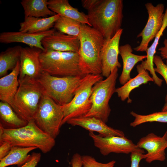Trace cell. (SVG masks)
I'll use <instances>...</instances> for the list:
<instances>
[{"instance_id": "4dcf8cb0", "label": "cell", "mask_w": 167, "mask_h": 167, "mask_svg": "<svg viewBox=\"0 0 167 167\" xmlns=\"http://www.w3.org/2000/svg\"><path fill=\"white\" fill-rule=\"evenodd\" d=\"M153 63L156 67L154 68L155 72L161 75L164 79L167 86V65L163 61L160 56L155 55ZM165 101H167V93L165 97Z\"/></svg>"}, {"instance_id": "d590c367", "label": "cell", "mask_w": 167, "mask_h": 167, "mask_svg": "<svg viewBox=\"0 0 167 167\" xmlns=\"http://www.w3.org/2000/svg\"><path fill=\"white\" fill-rule=\"evenodd\" d=\"M99 0H82L81 1L83 7L87 11L92 8L97 3Z\"/></svg>"}, {"instance_id": "7c38bea8", "label": "cell", "mask_w": 167, "mask_h": 167, "mask_svg": "<svg viewBox=\"0 0 167 167\" xmlns=\"http://www.w3.org/2000/svg\"><path fill=\"white\" fill-rule=\"evenodd\" d=\"M123 29H120L111 39L105 41L101 52L103 76L108 77L117 68L121 65L118 60L119 44Z\"/></svg>"}, {"instance_id": "e0dca14e", "label": "cell", "mask_w": 167, "mask_h": 167, "mask_svg": "<svg viewBox=\"0 0 167 167\" xmlns=\"http://www.w3.org/2000/svg\"><path fill=\"white\" fill-rule=\"evenodd\" d=\"M66 123L72 126H80L89 132H96L103 137L125 136L124 132L107 125L102 120L94 117H80L69 119Z\"/></svg>"}, {"instance_id": "603a6c76", "label": "cell", "mask_w": 167, "mask_h": 167, "mask_svg": "<svg viewBox=\"0 0 167 167\" xmlns=\"http://www.w3.org/2000/svg\"><path fill=\"white\" fill-rule=\"evenodd\" d=\"M167 27V7L164 13L163 25L154 38L151 46L148 47L146 52L147 58L140 64L143 69L149 71L152 75V78L155 83L159 87L161 86L163 80L156 75L154 67L153 58L156 52V49L158 44L159 39L163 36L164 31Z\"/></svg>"}, {"instance_id": "cb8c5ba5", "label": "cell", "mask_w": 167, "mask_h": 167, "mask_svg": "<svg viewBox=\"0 0 167 167\" xmlns=\"http://www.w3.org/2000/svg\"><path fill=\"white\" fill-rule=\"evenodd\" d=\"M47 0H22L21 4L24 14V18L28 17H47L56 14L48 7Z\"/></svg>"}, {"instance_id": "52a82bcc", "label": "cell", "mask_w": 167, "mask_h": 167, "mask_svg": "<svg viewBox=\"0 0 167 167\" xmlns=\"http://www.w3.org/2000/svg\"><path fill=\"white\" fill-rule=\"evenodd\" d=\"M118 68H116L104 80L96 83L92 88L90 97L92 106L85 117H94L106 123L108 121L111 109L109 101L115 92Z\"/></svg>"}, {"instance_id": "8992f818", "label": "cell", "mask_w": 167, "mask_h": 167, "mask_svg": "<svg viewBox=\"0 0 167 167\" xmlns=\"http://www.w3.org/2000/svg\"><path fill=\"white\" fill-rule=\"evenodd\" d=\"M40 60L43 71L51 75H84L79 68L78 52L45 50L41 53Z\"/></svg>"}, {"instance_id": "4fadbf2b", "label": "cell", "mask_w": 167, "mask_h": 167, "mask_svg": "<svg viewBox=\"0 0 167 167\" xmlns=\"http://www.w3.org/2000/svg\"><path fill=\"white\" fill-rule=\"evenodd\" d=\"M140 148L146 150V161L150 163L154 161H163L166 159L167 148V131L162 136L150 133L141 138L136 144Z\"/></svg>"}, {"instance_id": "ba28073f", "label": "cell", "mask_w": 167, "mask_h": 167, "mask_svg": "<svg viewBox=\"0 0 167 167\" xmlns=\"http://www.w3.org/2000/svg\"><path fill=\"white\" fill-rule=\"evenodd\" d=\"M102 76L89 74L84 77L72 100L62 105L64 113L62 126L69 119L84 116L89 112L92 105L90 97L92 88L96 83L103 79Z\"/></svg>"}, {"instance_id": "44dd1931", "label": "cell", "mask_w": 167, "mask_h": 167, "mask_svg": "<svg viewBox=\"0 0 167 167\" xmlns=\"http://www.w3.org/2000/svg\"><path fill=\"white\" fill-rule=\"evenodd\" d=\"M60 15L56 14L47 17H28L20 23L19 31L31 33H41L47 31L54 27Z\"/></svg>"}, {"instance_id": "d4e9b609", "label": "cell", "mask_w": 167, "mask_h": 167, "mask_svg": "<svg viewBox=\"0 0 167 167\" xmlns=\"http://www.w3.org/2000/svg\"><path fill=\"white\" fill-rule=\"evenodd\" d=\"M22 47L20 45L9 47L0 54V76L7 75L8 71H12L20 61Z\"/></svg>"}, {"instance_id": "6da1fadb", "label": "cell", "mask_w": 167, "mask_h": 167, "mask_svg": "<svg viewBox=\"0 0 167 167\" xmlns=\"http://www.w3.org/2000/svg\"><path fill=\"white\" fill-rule=\"evenodd\" d=\"M123 8L122 0H99L88 11L91 27L99 32L105 41L111 39L121 28Z\"/></svg>"}, {"instance_id": "8fae6325", "label": "cell", "mask_w": 167, "mask_h": 167, "mask_svg": "<svg viewBox=\"0 0 167 167\" xmlns=\"http://www.w3.org/2000/svg\"><path fill=\"white\" fill-rule=\"evenodd\" d=\"M89 135L92 139L95 146L104 156L112 153L126 154L135 152L145 153L143 149L139 148L136 144L125 136L103 137L92 132H89Z\"/></svg>"}, {"instance_id": "484cf974", "label": "cell", "mask_w": 167, "mask_h": 167, "mask_svg": "<svg viewBox=\"0 0 167 167\" xmlns=\"http://www.w3.org/2000/svg\"><path fill=\"white\" fill-rule=\"evenodd\" d=\"M37 148L36 147L13 146L8 154L0 160V167L24 164L31 156V155H28V154Z\"/></svg>"}, {"instance_id": "f546056e", "label": "cell", "mask_w": 167, "mask_h": 167, "mask_svg": "<svg viewBox=\"0 0 167 167\" xmlns=\"http://www.w3.org/2000/svg\"><path fill=\"white\" fill-rule=\"evenodd\" d=\"M82 167H114L116 163L114 160L106 163L99 162L93 157L89 155L82 156Z\"/></svg>"}, {"instance_id": "30bf717a", "label": "cell", "mask_w": 167, "mask_h": 167, "mask_svg": "<svg viewBox=\"0 0 167 167\" xmlns=\"http://www.w3.org/2000/svg\"><path fill=\"white\" fill-rule=\"evenodd\" d=\"M148 14L147 23L143 30L137 36L141 37L139 45L134 48L136 51H146L149 42L155 38L163 24L164 15V5L158 4L154 6L152 3L148 2L145 4Z\"/></svg>"}, {"instance_id": "f1b7e54d", "label": "cell", "mask_w": 167, "mask_h": 167, "mask_svg": "<svg viewBox=\"0 0 167 167\" xmlns=\"http://www.w3.org/2000/svg\"><path fill=\"white\" fill-rule=\"evenodd\" d=\"M130 114L135 117L134 121L130 124V126L133 127L148 122L167 123V111L155 112L146 115L139 114L133 111H131Z\"/></svg>"}, {"instance_id": "7a4b0ae2", "label": "cell", "mask_w": 167, "mask_h": 167, "mask_svg": "<svg viewBox=\"0 0 167 167\" xmlns=\"http://www.w3.org/2000/svg\"><path fill=\"white\" fill-rule=\"evenodd\" d=\"M78 37L80 41L79 65L82 74L101 75V52L105 41L104 37L92 27L82 24Z\"/></svg>"}, {"instance_id": "74e56055", "label": "cell", "mask_w": 167, "mask_h": 167, "mask_svg": "<svg viewBox=\"0 0 167 167\" xmlns=\"http://www.w3.org/2000/svg\"><path fill=\"white\" fill-rule=\"evenodd\" d=\"M161 111H167V101L166 102V103H165L164 106L162 108Z\"/></svg>"}, {"instance_id": "836d02e7", "label": "cell", "mask_w": 167, "mask_h": 167, "mask_svg": "<svg viewBox=\"0 0 167 167\" xmlns=\"http://www.w3.org/2000/svg\"><path fill=\"white\" fill-rule=\"evenodd\" d=\"M12 147L8 142L0 141V160L8 154Z\"/></svg>"}, {"instance_id": "83f0119b", "label": "cell", "mask_w": 167, "mask_h": 167, "mask_svg": "<svg viewBox=\"0 0 167 167\" xmlns=\"http://www.w3.org/2000/svg\"><path fill=\"white\" fill-rule=\"evenodd\" d=\"M81 25V23L77 20L60 16L55 23L54 27V29L61 32L78 37Z\"/></svg>"}, {"instance_id": "5b68a950", "label": "cell", "mask_w": 167, "mask_h": 167, "mask_svg": "<svg viewBox=\"0 0 167 167\" xmlns=\"http://www.w3.org/2000/svg\"><path fill=\"white\" fill-rule=\"evenodd\" d=\"M85 75L59 77L43 71L37 79L44 92L58 104L69 103Z\"/></svg>"}, {"instance_id": "e575fe53", "label": "cell", "mask_w": 167, "mask_h": 167, "mask_svg": "<svg viewBox=\"0 0 167 167\" xmlns=\"http://www.w3.org/2000/svg\"><path fill=\"white\" fill-rule=\"evenodd\" d=\"M71 164V167H82V156L78 153L73 156Z\"/></svg>"}, {"instance_id": "5bb4252c", "label": "cell", "mask_w": 167, "mask_h": 167, "mask_svg": "<svg viewBox=\"0 0 167 167\" xmlns=\"http://www.w3.org/2000/svg\"><path fill=\"white\" fill-rule=\"evenodd\" d=\"M42 51L36 47H22L19 79L28 76L37 79L40 77L43 71L40 60V55Z\"/></svg>"}, {"instance_id": "ac0fdd59", "label": "cell", "mask_w": 167, "mask_h": 167, "mask_svg": "<svg viewBox=\"0 0 167 167\" xmlns=\"http://www.w3.org/2000/svg\"><path fill=\"white\" fill-rule=\"evenodd\" d=\"M20 70L19 61L10 74L0 79V100L8 103L11 107L19 85Z\"/></svg>"}, {"instance_id": "1f68e13d", "label": "cell", "mask_w": 167, "mask_h": 167, "mask_svg": "<svg viewBox=\"0 0 167 167\" xmlns=\"http://www.w3.org/2000/svg\"><path fill=\"white\" fill-rule=\"evenodd\" d=\"M146 158L145 154L141 152H135L131 153V167H140V162Z\"/></svg>"}, {"instance_id": "8d00e7d4", "label": "cell", "mask_w": 167, "mask_h": 167, "mask_svg": "<svg viewBox=\"0 0 167 167\" xmlns=\"http://www.w3.org/2000/svg\"><path fill=\"white\" fill-rule=\"evenodd\" d=\"M164 46L159 48L160 56L162 60H165L166 64L167 65V39H165L163 42Z\"/></svg>"}, {"instance_id": "4316f807", "label": "cell", "mask_w": 167, "mask_h": 167, "mask_svg": "<svg viewBox=\"0 0 167 167\" xmlns=\"http://www.w3.org/2000/svg\"><path fill=\"white\" fill-rule=\"evenodd\" d=\"M0 118V123L7 127L6 128H17L25 126L28 123L19 116L9 104L1 101Z\"/></svg>"}, {"instance_id": "3957f363", "label": "cell", "mask_w": 167, "mask_h": 167, "mask_svg": "<svg viewBox=\"0 0 167 167\" xmlns=\"http://www.w3.org/2000/svg\"><path fill=\"white\" fill-rule=\"evenodd\" d=\"M0 141L8 142L12 146L36 147L44 153L50 151L55 144V139L41 129L34 120L15 129L5 128L0 123Z\"/></svg>"}, {"instance_id": "2e32d148", "label": "cell", "mask_w": 167, "mask_h": 167, "mask_svg": "<svg viewBox=\"0 0 167 167\" xmlns=\"http://www.w3.org/2000/svg\"><path fill=\"white\" fill-rule=\"evenodd\" d=\"M54 29L39 33H31L19 31L5 32L0 34V42L3 44L19 42L25 44L30 47H36L43 51L45 49L42 44V41L45 37L53 34Z\"/></svg>"}, {"instance_id": "277c9868", "label": "cell", "mask_w": 167, "mask_h": 167, "mask_svg": "<svg viewBox=\"0 0 167 167\" xmlns=\"http://www.w3.org/2000/svg\"><path fill=\"white\" fill-rule=\"evenodd\" d=\"M19 86L11 107L20 118L28 122L34 120L44 92L37 79L26 76L19 79Z\"/></svg>"}, {"instance_id": "9a60e30c", "label": "cell", "mask_w": 167, "mask_h": 167, "mask_svg": "<svg viewBox=\"0 0 167 167\" xmlns=\"http://www.w3.org/2000/svg\"><path fill=\"white\" fill-rule=\"evenodd\" d=\"M42 44L45 50L77 53L80 48L78 36L66 35L56 31L44 38Z\"/></svg>"}, {"instance_id": "ffe728a7", "label": "cell", "mask_w": 167, "mask_h": 167, "mask_svg": "<svg viewBox=\"0 0 167 167\" xmlns=\"http://www.w3.org/2000/svg\"><path fill=\"white\" fill-rule=\"evenodd\" d=\"M48 5L49 9L56 14L75 20L82 24L91 26L87 15L72 7L68 0H48Z\"/></svg>"}, {"instance_id": "7402d4cb", "label": "cell", "mask_w": 167, "mask_h": 167, "mask_svg": "<svg viewBox=\"0 0 167 167\" xmlns=\"http://www.w3.org/2000/svg\"><path fill=\"white\" fill-rule=\"evenodd\" d=\"M136 68L138 72L137 75L131 78L122 86L116 88L115 90V92L121 101H124L128 99V103L132 102V100L129 98V95L133 90L142 84H147L149 81L154 82L148 71L143 69L141 64L137 65Z\"/></svg>"}, {"instance_id": "d6986e66", "label": "cell", "mask_w": 167, "mask_h": 167, "mask_svg": "<svg viewBox=\"0 0 167 167\" xmlns=\"http://www.w3.org/2000/svg\"><path fill=\"white\" fill-rule=\"evenodd\" d=\"M119 54L123 62V69L119 78L120 84L123 85L131 78L130 73L135 66L138 62L146 59V55H139L132 53L131 46L127 44L119 46Z\"/></svg>"}, {"instance_id": "9c48e42d", "label": "cell", "mask_w": 167, "mask_h": 167, "mask_svg": "<svg viewBox=\"0 0 167 167\" xmlns=\"http://www.w3.org/2000/svg\"><path fill=\"white\" fill-rule=\"evenodd\" d=\"M63 118L62 105L44 92L34 118L37 126L55 139L59 133Z\"/></svg>"}, {"instance_id": "d6a6232c", "label": "cell", "mask_w": 167, "mask_h": 167, "mask_svg": "<svg viewBox=\"0 0 167 167\" xmlns=\"http://www.w3.org/2000/svg\"><path fill=\"white\" fill-rule=\"evenodd\" d=\"M41 156L40 153H32L29 159L21 167H36L41 160Z\"/></svg>"}]
</instances>
